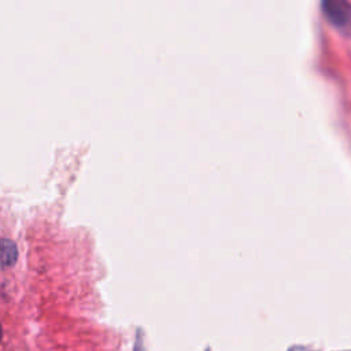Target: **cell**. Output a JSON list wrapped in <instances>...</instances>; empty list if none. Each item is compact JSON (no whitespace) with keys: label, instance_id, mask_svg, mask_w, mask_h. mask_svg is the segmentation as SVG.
<instances>
[{"label":"cell","instance_id":"obj_1","mask_svg":"<svg viewBox=\"0 0 351 351\" xmlns=\"http://www.w3.org/2000/svg\"><path fill=\"white\" fill-rule=\"evenodd\" d=\"M322 11L337 27H346L351 23V5L347 0H322Z\"/></svg>","mask_w":351,"mask_h":351},{"label":"cell","instance_id":"obj_2","mask_svg":"<svg viewBox=\"0 0 351 351\" xmlns=\"http://www.w3.org/2000/svg\"><path fill=\"white\" fill-rule=\"evenodd\" d=\"M1 262L4 266H8V265H12L16 259V247L12 241L10 240H3V244H1Z\"/></svg>","mask_w":351,"mask_h":351}]
</instances>
